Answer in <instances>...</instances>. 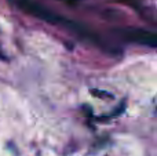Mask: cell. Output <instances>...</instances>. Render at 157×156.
<instances>
[{
  "instance_id": "6da1fadb",
  "label": "cell",
  "mask_w": 157,
  "mask_h": 156,
  "mask_svg": "<svg viewBox=\"0 0 157 156\" xmlns=\"http://www.w3.org/2000/svg\"><path fill=\"white\" fill-rule=\"evenodd\" d=\"M114 33H117L120 37H123L127 41H131V43L142 44V46L150 47V49L157 47V35L150 32V30L130 26V28H120V29H116Z\"/></svg>"
}]
</instances>
